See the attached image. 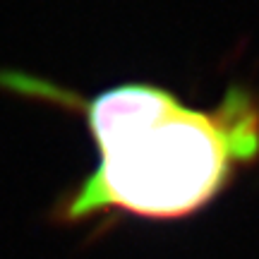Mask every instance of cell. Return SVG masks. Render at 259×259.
<instances>
[{
    "label": "cell",
    "mask_w": 259,
    "mask_h": 259,
    "mask_svg": "<svg viewBox=\"0 0 259 259\" xmlns=\"http://www.w3.org/2000/svg\"><path fill=\"white\" fill-rule=\"evenodd\" d=\"M15 94L77 111L99 163L53 206L63 226L99 216L180 221L211 206L259 161V96L233 84L211 108L187 106L151 82L82 96L27 72H0Z\"/></svg>",
    "instance_id": "1"
}]
</instances>
